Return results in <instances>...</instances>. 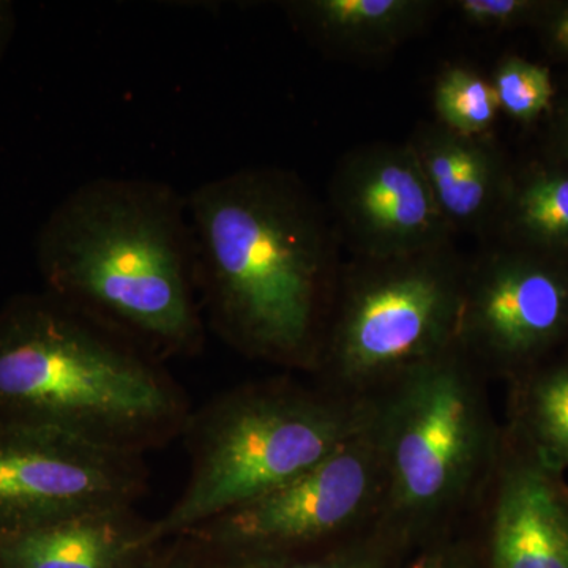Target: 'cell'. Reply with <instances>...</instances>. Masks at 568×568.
Listing matches in <instances>:
<instances>
[{"mask_svg":"<svg viewBox=\"0 0 568 568\" xmlns=\"http://www.w3.org/2000/svg\"><path fill=\"white\" fill-rule=\"evenodd\" d=\"M384 496L383 458L368 424L301 476L230 508L183 538L215 558L315 551L377 525Z\"/></svg>","mask_w":568,"mask_h":568,"instance_id":"obj_7","label":"cell"},{"mask_svg":"<svg viewBox=\"0 0 568 568\" xmlns=\"http://www.w3.org/2000/svg\"><path fill=\"white\" fill-rule=\"evenodd\" d=\"M186 209L213 331L246 357L315 373L345 265L328 209L280 168L201 183Z\"/></svg>","mask_w":568,"mask_h":568,"instance_id":"obj_1","label":"cell"},{"mask_svg":"<svg viewBox=\"0 0 568 568\" xmlns=\"http://www.w3.org/2000/svg\"><path fill=\"white\" fill-rule=\"evenodd\" d=\"M515 405L529 454L555 473L568 466V362L523 381Z\"/></svg>","mask_w":568,"mask_h":568,"instance_id":"obj_16","label":"cell"},{"mask_svg":"<svg viewBox=\"0 0 568 568\" xmlns=\"http://www.w3.org/2000/svg\"><path fill=\"white\" fill-rule=\"evenodd\" d=\"M328 213L355 260L413 256L454 244L407 142L347 152L328 183Z\"/></svg>","mask_w":568,"mask_h":568,"instance_id":"obj_10","label":"cell"},{"mask_svg":"<svg viewBox=\"0 0 568 568\" xmlns=\"http://www.w3.org/2000/svg\"><path fill=\"white\" fill-rule=\"evenodd\" d=\"M190 416L162 362L50 294L0 308V420L142 455L185 432Z\"/></svg>","mask_w":568,"mask_h":568,"instance_id":"obj_3","label":"cell"},{"mask_svg":"<svg viewBox=\"0 0 568 568\" xmlns=\"http://www.w3.org/2000/svg\"><path fill=\"white\" fill-rule=\"evenodd\" d=\"M568 334V263L493 244L466 261L459 347L481 375H514Z\"/></svg>","mask_w":568,"mask_h":568,"instance_id":"obj_9","label":"cell"},{"mask_svg":"<svg viewBox=\"0 0 568 568\" xmlns=\"http://www.w3.org/2000/svg\"><path fill=\"white\" fill-rule=\"evenodd\" d=\"M558 142L560 152L566 155L568 162V99L564 102L559 111L558 118Z\"/></svg>","mask_w":568,"mask_h":568,"instance_id":"obj_25","label":"cell"},{"mask_svg":"<svg viewBox=\"0 0 568 568\" xmlns=\"http://www.w3.org/2000/svg\"><path fill=\"white\" fill-rule=\"evenodd\" d=\"M485 376L462 347L372 398L383 458L377 526L417 549L476 514L503 452Z\"/></svg>","mask_w":568,"mask_h":568,"instance_id":"obj_4","label":"cell"},{"mask_svg":"<svg viewBox=\"0 0 568 568\" xmlns=\"http://www.w3.org/2000/svg\"><path fill=\"white\" fill-rule=\"evenodd\" d=\"M178 540L173 547L160 548L145 568H203L200 549L186 538Z\"/></svg>","mask_w":568,"mask_h":568,"instance_id":"obj_23","label":"cell"},{"mask_svg":"<svg viewBox=\"0 0 568 568\" xmlns=\"http://www.w3.org/2000/svg\"><path fill=\"white\" fill-rule=\"evenodd\" d=\"M413 551L405 540L376 525L315 551L216 558L212 568H398Z\"/></svg>","mask_w":568,"mask_h":568,"instance_id":"obj_17","label":"cell"},{"mask_svg":"<svg viewBox=\"0 0 568 568\" xmlns=\"http://www.w3.org/2000/svg\"><path fill=\"white\" fill-rule=\"evenodd\" d=\"M373 414V399H347L323 387L267 381L234 388L192 414L185 426L192 473L174 507L151 523L162 545L316 466Z\"/></svg>","mask_w":568,"mask_h":568,"instance_id":"obj_5","label":"cell"},{"mask_svg":"<svg viewBox=\"0 0 568 568\" xmlns=\"http://www.w3.org/2000/svg\"><path fill=\"white\" fill-rule=\"evenodd\" d=\"M491 82L500 111L517 122L537 121L555 102L551 71L518 55H507L497 63Z\"/></svg>","mask_w":568,"mask_h":568,"instance_id":"obj_19","label":"cell"},{"mask_svg":"<svg viewBox=\"0 0 568 568\" xmlns=\"http://www.w3.org/2000/svg\"><path fill=\"white\" fill-rule=\"evenodd\" d=\"M14 26H17V17H14L13 3L0 0V59L9 50Z\"/></svg>","mask_w":568,"mask_h":568,"instance_id":"obj_24","label":"cell"},{"mask_svg":"<svg viewBox=\"0 0 568 568\" xmlns=\"http://www.w3.org/2000/svg\"><path fill=\"white\" fill-rule=\"evenodd\" d=\"M538 24L549 50L568 61V3H549Z\"/></svg>","mask_w":568,"mask_h":568,"instance_id":"obj_22","label":"cell"},{"mask_svg":"<svg viewBox=\"0 0 568 568\" xmlns=\"http://www.w3.org/2000/svg\"><path fill=\"white\" fill-rule=\"evenodd\" d=\"M405 568H481V564L476 545L454 534L414 549Z\"/></svg>","mask_w":568,"mask_h":568,"instance_id":"obj_21","label":"cell"},{"mask_svg":"<svg viewBox=\"0 0 568 568\" xmlns=\"http://www.w3.org/2000/svg\"><path fill=\"white\" fill-rule=\"evenodd\" d=\"M466 261L455 245L343 265L316 375L343 398L372 399L459 347Z\"/></svg>","mask_w":568,"mask_h":568,"instance_id":"obj_6","label":"cell"},{"mask_svg":"<svg viewBox=\"0 0 568 568\" xmlns=\"http://www.w3.org/2000/svg\"><path fill=\"white\" fill-rule=\"evenodd\" d=\"M142 463L51 426L0 420V537L132 507L148 487Z\"/></svg>","mask_w":568,"mask_h":568,"instance_id":"obj_8","label":"cell"},{"mask_svg":"<svg viewBox=\"0 0 568 568\" xmlns=\"http://www.w3.org/2000/svg\"><path fill=\"white\" fill-rule=\"evenodd\" d=\"M433 106L439 125L466 136L489 134L500 112L493 82L465 65H448L437 74Z\"/></svg>","mask_w":568,"mask_h":568,"instance_id":"obj_18","label":"cell"},{"mask_svg":"<svg viewBox=\"0 0 568 568\" xmlns=\"http://www.w3.org/2000/svg\"><path fill=\"white\" fill-rule=\"evenodd\" d=\"M160 548L132 507L106 508L0 537V568H145Z\"/></svg>","mask_w":568,"mask_h":568,"instance_id":"obj_13","label":"cell"},{"mask_svg":"<svg viewBox=\"0 0 568 568\" xmlns=\"http://www.w3.org/2000/svg\"><path fill=\"white\" fill-rule=\"evenodd\" d=\"M44 293L156 361L204 346L186 196L152 179L81 183L41 226Z\"/></svg>","mask_w":568,"mask_h":568,"instance_id":"obj_2","label":"cell"},{"mask_svg":"<svg viewBox=\"0 0 568 568\" xmlns=\"http://www.w3.org/2000/svg\"><path fill=\"white\" fill-rule=\"evenodd\" d=\"M488 235L568 263V162L510 171Z\"/></svg>","mask_w":568,"mask_h":568,"instance_id":"obj_15","label":"cell"},{"mask_svg":"<svg viewBox=\"0 0 568 568\" xmlns=\"http://www.w3.org/2000/svg\"><path fill=\"white\" fill-rule=\"evenodd\" d=\"M407 144L454 234L487 237L510 175L491 134L466 136L420 123Z\"/></svg>","mask_w":568,"mask_h":568,"instance_id":"obj_12","label":"cell"},{"mask_svg":"<svg viewBox=\"0 0 568 568\" xmlns=\"http://www.w3.org/2000/svg\"><path fill=\"white\" fill-rule=\"evenodd\" d=\"M476 514L481 568H568V493L529 452H503Z\"/></svg>","mask_w":568,"mask_h":568,"instance_id":"obj_11","label":"cell"},{"mask_svg":"<svg viewBox=\"0 0 568 568\" xmlns=\"http://www.w3.org/2000/svg\"><path fill=\"white\" fill-rule=\"evenodd\" d=\"M458 17L473 28L504 31L538 22L549 3L534 0H457L450 2Z\"/></svg>","mask_w":568,"mask_h":568,"instance_id":"obj_20","label":"cell"},{"mask_svg":"<svg viewBox=\"0 0 568 568\" xmlns=\"http://www.w3.org/2000/svg\"><path fill=\"white\" fill-rule=\"evenodd\" d=\"M287 20L313 47L354 61L387 58L424 31L440 3L429 0H291Z\"/></svg>","mask_w":568,"mask_h":568,"instance_id":"obj_14","label":"cell"}]
</instances>
